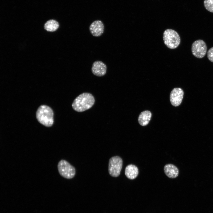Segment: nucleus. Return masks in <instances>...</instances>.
I'll return each instance as SVG.
<instances>
[{"instance_id":"obj_4","label":"nucleus","mask_w":213,"mask_h":213,"mask_svg":"<svg viewBox=\"0 0 213 213\" xmlns=\"http://www.w3.org/2000/svg\"><path fill=\"white\" fill-rule=\"evenodd\" d=\"M57 168L59 174L65 178L71 179L75 175L74 167L65 160L62 159L59 162Z\"/></svg>"},{"instance_id":"obj_3","label":"nucleus","mask_w":213,"mask_h":213,"mask_svg":"<svg viewBox=\"0 0 213 213\" xmlns=\"http://www.w3.org/2000/svg\"><path fill=\"white\" fill-rule=\"evenodd\" d=\"M163 39L165 45L168 48L175 49L180 44V40L178 33L175 30L167 29L163 33Z\"/></svg>"},{"instance_id":"obj_11","label":"nucleus","mask_w":213,"mask_h":213,"mask_svg":"<svg viewBox=\"0 0 213 213\" xmlns=\"http://www.w3.org/2000/svg\"><path fill=\"white\" fill-rule=\"evenodd\" d=\"M138 170L135 165L130 164L127 166L125 169V174L126 177L130 180L135 179L138 174Z\"/></svg>"},{"instance_id":"obj_12","label":"nucleus","mask_w":213,"mask_h":213,"mask_svg":"<svg viewBox=\"0 0 213 213\" xmlns=\"http://www.w3.org/2000/svg\"><path fill=\"white\" fill-rule=\"evenodd\" d=\"M151 117V112L148 110L143 111L140 114L138 118L139 124L142 126L146 125L149 123Z\"/></svg>"},{"instance_id":"obj_8","label":"nucleus","mask_w":213,"mask_h":213,"mask_svg":"<svg viewBox=\"0 0 213 213\" xmlns=\"http://www.w3.org/2000/svg\"><path fill=\"white\" fill-rule=\"evenodd\" d=\"M107 67L103 62L99 61L94 62L93 64L91 71L94 75L99 77L104 76L106 74Z\"/></svg>"},{"instance_id":"obj_14","label":"nucleus","mask_w":213,"mask_h":213,"mask_svg":"<svg viewBox=\"0 0 213 213\" xmlns=\"http://www.w3.org/2000/svg\"><path fill=\"white\" fill-rule=\"evenodd\" d=\"M204 5L206 9L213 12V0H204Z\"/></svg>"},{"instance_id":"obj_10","label":"nucleus","mask_w":213,"mask_h":213,"mask_svg":"<svg viewBox=\"0 0 213 213\" xmlns=\"http://www.w3.org/2000/svg\"><path fill=\"white\" fill-rule=\"evenodd\" d=\"M164 170L166 175L170 178H175L179 174L178 169L175 166L172 164L165 165L164 167Z\"/></svg>"},{"instance_id":"obj_6","label":"nucleus","mask_w":213,"mask_h":213,"mask_svg":"<svg viewBox=\"0 0 213 213\" xmlns=\"http://www.w3.org/2000/svg\"><path fill=\"white\" fill-rule=\"evenodd\" d=\"M207 51V46L205 42L202 40L195 41L192 44L191 51L195 57L201 58L205 55Z\"/></svg>"},{"instance_id":"obj_13","label":"nucleus","mask_w":213,"mask_h":213,"mask_svg":"<svg viewBox=\"0 0 213 213\" xmlns=\"http://www.w3.org/2000/svg\"><path fill=\"white\" fill-rule=\"evenodd\" d=\"M59 23L56 21L51 20L47 21L44 25L45 29L48 31L53 32L56 30L59 27Z\"/></svg>"},{"instance_id":"obj_2","label":"nucleus","mask_w":213,"mask_h":213,"mask_svg":"<svg viewBox=\"0 0 213 213\" xmlns=\"http://www.w3.org/2000/svg\"><path fill=\"white\" fill-rule=\"evenodd\" d=\"M54 113L51 108L45 105L40 106L37 109L36 117L38 121L44 125L49 127L54 122Z\"/></svg>"},{"instance_id":"obj_7","label":"nucleus","mask_w":213,"mask_h":213,"mask_svg":"<svg viewBox=\"0 0 213 213\" xmlns=\"http://www.w3.org/2000/svg\"><path fill=\"white\" fill-rule=\"evenodd\" d=\"M184 92L179 88H174L171 91L170 95V102L174 106H177L181 104L183 99Z\"/></svg>"},{"instance_id":"obj_15","label":"nucleus","mask_w":213,"mask_h":213,"mask_svg":"<svg viewBox=\"0 0 213 213\" xmlns=\"http://www.w3.org/2000/svg\"><path fill=\"white\" fill-rule=\"evenodd\" d=\"M207 57L209 60L213 62V47L210 48L208 51Z\"/></svg>"},{"instance_id":"obj_1","label":"nucleus","mask_w":213,"mask_h":213,"mask_svg":"<svg viewBox=\"0 0 213 213\" xmlns=\"http://www.w3.org/2000/svg\"><path fill=\"white\" fill-rule=\"evenodd\" d=\"M95 101L94 98L91 94L84 93L80 94L74 99L72 106L75 111L82 112L92 107Z\"/></svg>"},{"instance_id":"obj_5","label":"nucleus","mask_w":213,"mask_h":213,"mask_svg":"<svg viewBox=\"0 0 213 213\" xmlns=\"http://www.w3.org/2000/svg\"><path fill=\"white\" fill-rule=\"evenodd\" d=\"M123 165L122 158L118 156L111 157L109 160L108 171L111 176L114 177L119 176Z\"/></svg>"},{"instance_id":"obj_9","label":"nucleus","mask_w":213,"mask_h":213,"mask_svg":"<svg viewBox=\"0 0 213 213\" xmlns=\"http://www.w3.org/2000/svg\"><path fill=\"white\" fill-rule=\"evenodd\" d=\"M89 30L93 36L99 37L101 36L103 33L104 30V25L103 23L101 20H95L90 25Z\"/></svg>"}]
</instances>
